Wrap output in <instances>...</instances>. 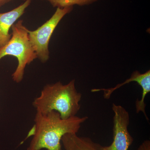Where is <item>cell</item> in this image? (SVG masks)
I'll use <instances>...</instances> for the list:
<instances>
[{
  "instance_id": "cell-1",
  "label": "cell",
  "mask_w": 150,
  "mask_h": 150,
  "mask_svg": "<svg viewBox=\"0 0 150 150\" xmlns=\"http://www.w3.org/2000/svg\"><path fill=\"white\" fill-rule=\"evenodd\" d=\"M87 116H76L63 119L57 111L46 113L36 112L32 140L27 150H62V137L67 134H77Z\"/></svg>"
},
{
  "instance_id": "cell-2",
  "label": "cell",
  "mask_w": 150,
  "mask_h": 150,
  "mask_svg": "<svg viewBox=\"0 0 150 150\" xmlns=\"http://www.w3.org/2000/svg\"><path fill=\"white\" fill-rule=\"evenodd\" d=\"M81 98V93L76 89L75 80L65 85L59 81L44 86L32 104L36 112L46 113L54 110L63 119H67L76 116L79 111Z\"/></svg>"
},
{
  "instance_id": "cell-3",
  "label": "cell",
  "mask_w": 150,
  "mask_h": 150,
  "mask_svg": "<svg viewBox=\"0 0 150 150\" xmlns=\"http://www.w3.org/2000/svg\"><path fill=\"white\" fill-rule=\"evenodd\" d=\"M11 29L10 39L0 48V61L7 56L16 58L18 64L12 77L13 81L18 83L23 80L26 66L37 57L29 40L28 29L23 25V21L19 20L13 25Z\"/></svg>"
},
{
  "instance_id": "cell-4",
  "label": "cell",
  "mask_w": 150,
  "mask_h": 150,
  "mask_svg": "<svg viewBox=\"0 0 150 150\" xmlns=\"http://www.w3.org/2000/svg\"><path fill=\"white\" fill-rule=\"evenodd\" d=\"M73 7L56 9L51 18L34 30H28V37L38 59L46 63L49 59V43L52 34L62 19L70 13Z\"/></svg>"
},
{
  "instance_id": "cell-5",
  "label": "cell",
  "mask_w": 150,
  "mask_h": 150,
  "mask_svg": "<svg viewBox=\"0 0 150 150\" xmlns=\"http://www.w3.org/2000/svg\"><path fill=\"white\" fill-rule=\"evenodd\" d=\"M113 141L108 146H101V150H128L134 141L129 133L128 126L130 122L129 112L120 105L113 103Z\"/></svg>"
},
{
  "instance_id": "cell-6",
  "label": "cell",
  "mask_w": 150,
  "mask_h": 150,
  "mask_svg": "<svg viewBox=\"0 0 150 150\" xmlns=\"http://www.w3.org/2000/svg\"><path fill=\"white\" fill-rule=\"evenodd\" d=\"M131 82H136L141 86L142 89V98L140 100L136 101V111L137 112H146V105L145 103V99L146 96L150 92V71H147L146 72L142 74L139 71H135L132 73L129 79L126 80L124 82L118 84L115 87L111 88H95L92 89L91 91L96 92L100 91L103 92V96L105 99H109L112 93L117 89L119 88L122 86Z\"/></svg>"
},
{
  "instance_id": "cell-7",
  "label": "cell",
  "mask_w": 150,
  "mask_h": 150,
  "mask_svg": "<svg viewBox=\"0 0 150 150\" xmlns=\"http://www.w3.org/2000/svg\"><path fill=\"white\" fill-rule=\"evenodd\" d=\"M33 0L24 2L9 11L0 13V48L7 43L11 37L9 32L12 26L21 17Z\"/></svg>"
},
{
  "instance_id": "cell-8",
  "label": "cell",
  "mask_w": 150,
  "mask_h": 150,
  "mask_svg": "<svg viewBox=\"0 0 150 150\" xmlns=\"http://www.w3.org/2000/svg\"><path fill=\"white\" fill-rule=\"evenodd\" d=\"M64 150H101V145L88 137H79L77 134H65L62 139Z\"/></svg>"
},
{
  "instance_id": "cell-9",
  "label": "cell",
  "mask_w": 150,
  "mask_h": 150,
  "mask_svg": "<svg viewBox=\"0 0 150 150\" xmlns=\"http://www.w3.org/2000/svg\"><path fill=\"white\" fill-rule=\"evenodd\" d=\"M48 1L54 7L57 8L73 7L74 5L84 6L91 4L100 0H45Z\"/></svg>"
},
{
  "instance_id": "cell-10",
  "label": "cell",
  "mask_w": 150,
  "mask_h": 150,
  "mask_svg": "<svg viewBox=\"0 0 150 150\" xmlns=\"http://www.w3.org/2000/svg\"><path fill=\"white\" fill-rule=\"evenodd\" d=\"M137 150H150V141L146 140L142 143Z\"/></svg>"
},
{
  "instance_id": "cell-11",
  "label": "cell",
  "mask_w": 150,
  "mask_h": 150,
  "mask_svg": "<svg viewBox=\"0 0 150 150\" xmlns=\"http://www.w3.org/2000/svg\"><path fill=\"white\" fill-rule=\"evenodd\" d=\"M12 0H0V7L5 5L6 4L9 3Z\"/></svg>"
}]
</instances>
